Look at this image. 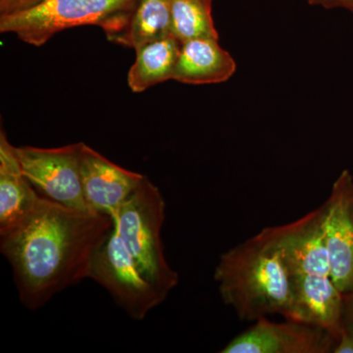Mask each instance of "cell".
<instances>
[{
  "mask_svg": "<svg viewBox=\"0 0 353 353\" xmlns=\"http://www.w3.org/2000/svg\"><path fill=\"white\" fill-rule=\"evenodd\" d=\"M223 303L241 321L287 316L292 303V274L275 246L261 233L221 255L216 266Z\"/></svg>",
  "mask_w": 353,
  "mask_h": 353,
  "instance_id": "obj_2",
  "label": "cell"
},
{
  "mask_svg": "<svg viewBox=\"0 0 353 353\" xmlns=\"http://www.w3.org/2000/svg\"><path fill=\"white\" fill-rule=\"evenodd\" d=\"M322 206L289 224L260 231L275 246L285 266L294 274L330 276L329 254L325 241Z\"/></svg>",
  "mask_w": 353,
  "mask_h": 353,
  "instance_id": "obj_9",
  "label": "cell"
},
{
  "mask_svg": "<svg viewBox=\"0 0 353 353\" xmlns=\"http://www.w3.org/2000/svg\"><path fill=\"white\" fill-rule=\"evenodd\" d=\"M285 319L326 330L338 340L343 328V294L330 276L294 274Z\"/></svg>",
  "mask_w": 353,
  "mask_h": 353,
  "instance_id": "obj_11",
  "label": "cell"
},
{
  "mask_svg": "<svg viewBox=\"0 0 353 353\" xmlns=\"http://www.w3.org/2000/svg\"><path fill=\"white\" fill-rule=\"evenodd\" d=\"M343 327L353 332V292L343 294Z\"/></svg>",
  "mask_w": 353,
  "mask_h": 353,
  "instance_id": "obj_20",
  "label": "cell"
},
{
  "mask_svg": "<svg viewBox=\"0 0 353 353\" xmlns=\"http://www.w3.org/2000/svg\"><path fill=\"white\" fill-rule=\"evenodd\" d=\"M143 176L113 163L83 143L81 179L83 196L92 211L110 216L113 219Z\"/></svg>",
  "mask_w": 353,
  "mask_h": 353,
  "instance_id": "obj_10",
  "label": "cell"
},
{
  "mask_svg": "<svg viewBox=\"0 0 353 353\" xmlns=\"http://www.w3.org/2000/svg\"><path fill=\"white\" fill-rule=\"evenodd\" d=\"M110 216L39 196L15 226L0 232L21 303L38 310L55 294L90 278L95 253L111 234Z\"/></svg>",
  "mask_w": 353,
  "mask_h": 353,
  "instance_id": "obj_1",
  "label": "cell"
},
{
  "mask_svg": "<svg viewBox=\"0 0 353 353\" xmlns=\"http://www.w3.org/2000/svg\"><path fill=\"white\" fill-rule=\"evenodd\" d=\"M218 41L199 38L181 43L173 80L187 85H212L230 80L236 73V63Z\"/></svg>",
  "mask_w": 353,
  "mask_h": 353,
  "instance_id": "obj_12",
  "label": "cell"
},
{
  "mask_svg": "<svg viewBox=\"0 0 353 353\" xmlns=\"http://www.w3.org/2000/svg\"><path fill=\"white\" fill-rule=\"evenodd\" d=\"M139 0H43L24 12L0 16V32L41 46L57 32L80 26H97L114 43L131 19Z\"/></svg>",
  "mask_w": 353,
  "mask_h": 353,
  "instance_id": "obj_3",
  "label": "cell"
},
{
  "mask_svg": "<svg viewBox=\"0 0 353 353\" xmlns=\"http://www.w3.org/2000/svg\"><path fill=\"white\" fill-rule=\"evenodd\" d=\"M336 339L326 330L285 319L260 318L232 339L221 353H333Z\"/></svg>",
  "mask_w": 353,
  "mask_h": 353,
  "instance_id": "obj_7",
  "label": "cell"
},
{
  "mask_svg": "<svg viewBox=\"0 0 353 353\" xmlns=\"http://www.w3.org/2000/svg\"><path fill=\"white\" fill-rule=\"evenodd\" d=\"M333 353H353V332L343 327Z\"/></svg>",
  "mask_w": 353,
  "mask_h": 353,
  "instance_id": "obj_19",
  "label": "cell"
},
{
  "mask_svg": "<svg viewBox=\"0 0 353 353\" xmlns=\"http://www.w3.org/2000/svg\"><path fill=\"white\" fill-rule=\"evenodd\" d=\"M43 1V0H0V16L24 12Z\"/></svg>",
  "mask_w": 353,
  "mask_h": 353,
  "instance_id": "obj_17",
  "label": "cell"
},
{
  "mask_svg": "<svg viewBox=\"0 0 353 353\" xmlns=\"http://www.w3.org/2000/svg\"><path fill=\"white\" fill-rule=\"evenodd\" d=\"M181 43L169 34L137 48L136 61L128 74L132 92L139 94L158 83L173 80Z\"/></svg>",
  "mask_w": 353,
  "mask_h": 353,
  "instance_id": "obj_14",
  "label": "cell"
},
{
  "mask_svg": "<svg viewBox=\"0 0 353 353\" xmlns=\"http://www.w3.org/2000/svg\"><path fill=\"white\" fill-rule=\"evenodd\" d=\"M90 279L102 285L132 319L143 320L166 296L150 284L116 230L95 253Z\"/></svg>",
  "mask_w": 353,
  "mask_h": 353,
  "instance_id": "obj_5",
  "label": "cell"
},
{
  "mask_svg": "<svg viewBox=\"0 0 353 353\" xmlns=\"http://www.w3.org/2000/svg\"><path fill=\"white\" fill-rule=\"evenodd\" d=\"M83 143L55 148L25 145L16 148V152L23 173L41 196L70 208L92 211L83 196L81 179Z\"/></svg>",
  "mask_w": 353,
  "mask_h": 353,
  "instance_id": "obj_6",
  "label": "cell"
},
{
  "mask_svg": "<svg viewBox=\"0 0 353 353\" xmlns=\"http://www.w3.org/2000/svg\"><path fill=\"white\" fill-rule=\"evenodd\" d=\"M213 0H172L170 34L180 43L192 39H219L212 17Z\"/></svg>",
  "mask_w": 353,
  "mask_h": 353,
  "instance_id": "obj_16",
  "label": "cell"
},
{
  "mask_svg": "<svg viewBox=\"0 0 353 353\" xmlns=\"http://www.w3.org/2000/svg\"><path fill=\"white\" fill-rule=\"evenodd\" d=\"M312 6H320L327 10L343 9L353 13V0H307Z\"/></svg>",
  "mask_w": 353,
  "mask_h": 353,
  "instance_id": "obj_18",
  "label": "cell"
},
{
  "mask_svg": "<svg viewBox=\"0 0 353 353\" xmlns=\"http://www.w3.org/2000/svg\"><path fill=\"white\" fill-rule=\"evenodd\" d=\"M165 208L161 192L145 176L118 209L113 222L143 277L168 296L179 284V274L165 259L161 238Z\"/></svg>",
  "mask_w": 353,
  "mask_h": 353,
  "instance_id": "obj_4",
  "label": "cell"
},
{
  "mask_svg": "<svg viewBox=\"0 0 353 353\" xmlns=\"http://www.w3.org/2000/svg\"><path fill=\"white\" fill-rule=\"evenodd\" d=\"M331 278L343 294L353 292V176L343 170L322 204Z\"/></svg>",
  "mask_w": 353,
  "mask_h": 353,
  "instance_id": "obj_8",
  "label": "cell"
},
{
  "mask_svg": "<svg viewBox=\"0 0 353 353\" xmlns=\"http://www.w3.org/2000/svg\"><path fill=\"white\" fill-rule=\"evenodd\" d=\"M172 0H139L127 27L115 39L134 50L143 44L169 36Z\"/></svg>",
  "mask_w": 353,
  "mask_h": 353,
  "instance_id": "obj_15",
  "label": "cell"
},
{
  "mask_svg": "<svg viewBox=\"0 0 353 353\" xmlns=\"http://www.w3.org/2000/svg\"><path fill=\"white\" fill-rule=\"evenodd\" d=\"M41 194L32 187L18 158L16 146L0 132V232L15 226L31 212Z\"/></svg>",
  "mask_w": 353,
  "mask_h": 353,
  "instance_id": "obj_13",
  "label": "cell"
}]
</instances>
